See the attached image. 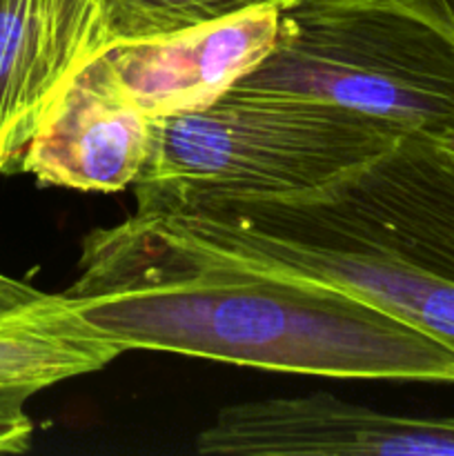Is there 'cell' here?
Here are the masks:
<instances>
[{"label":"cell","instance_id":"cell-8","mask_svg":"<svg viewBox=\"0 0 454 456\" xmlns=\"http://www.w3.org/2000/svg\"><path fill=\"white\" fill-rule=\"evenodd\" d=\"M279 13L276 4H254L174 34L118 40L105 58L125 94L151 118L203 110L274 49Z\"/></svg>","mask_w":454,"mask_h":456},{"label":"cell","instance_id":"cell-9","mask_svg":"<svg viewBox=\"0 0 454 456\" xmlns=\"http://www.w3.org/2000/svg\"><path fill=\"white\" fill-rule=\"evenodd\" d=\"M325 190L412 261L454 283V142L401 136Z\"/></svg>","mask_w":454,"mask_h":456},{"label":"cell","instance_id":"cell-7","mask_svg":"<svg viewBox=\"0 0 454 456\" xmlns=\"http://www.w3.org/2000/svg\"><path fill=\"white\" fill-rule=\"evenodd\" d=\"M154 141V118L125 94L105 52L71 78L20 159L40 185L114 194L134 187Z\"/></svg>","mask_w":454,"mask_h":456},{"label":"cell","instance_id":"cell-1","mask_svg":"<svg viewBox=\"0 0 454 456\" xmlns=\"http://www.w3.org/2000/svg\"><path fill=\"white\" fill-rule=\"evenodd\" d=\"M65 294L123 352L312 377L454 383V350L408 321L338 285L191 243L138 212L85 236Z\"/></svg>","mask_w":454,"mask_h":456},{"label":"cell","instance_id":"cell-15","mask_svg":"<svg viewBox=\"0 0 454 456\" xmlns=\"http://www.w3.org/2000/svg\"><path fill=\"white\" fill-rule=\"evenodd\" d=\"M247 7H254V4H276V7H283V4L294 3V0H243Z\"/></svg>","mask_w":454,"mask_h":456},{"label":"cell","instance_id":"cell-6","mask_svg":"<svg viewBox=\"0 0 454 456\" xmlns=\"http://www.w3.org/2000/svg\"><path fill=\"white\" fill-rule=\"evenodd\" d=\"M114 45L102 0H0V174L85 65Z\"/></svg>","mask_w":454,"mask_h":456},{"label":"cell","instance_id":"cell-11","mask_svg":"<svg viewBox=\"0 0 454 456\" xmlns=\"http://www.w3.org/2000/svg\"><path fill=\"white\" fill-rule=\"evenodd\" d=\"M114 43L190 29L247 9L243 0H102Z\"/></svg>","mask_w":454,"mask_h":456},{"label":"cell","instance_id":"cell-4","mask_svg":"<svg viewBox=\"0 0 454 456\" xmlns=\"http://www.w3.org/2000/svg\"><path fill=\"white\" fill-rule=\"evenodd\" d=\"M145 216L225 256L338 285L454 350L452 281L412 261L325 187L301 196L200 199Z\"/></svg>","mask_w":454,"mask_h":456},{"label":"cell","instance_id":"cell-10","mask_svg":"<svg viewBox=\"0 0 454 456\" xmlns=\"http://www.w3.org/2000/svg\"><path fill=\"white\" fill-rule=\"evenodd\" d=\"M120 354L123 347L89 325L74 298L47 294L0 323V405L25 408L40 390L98 372Z\"/></svg>","mask_w":454,"mask_h":456},{"label":"cell","instance_id":"cell-12","mask_svg":"<svg viewBox=\"0 0 454 456\" xmlns=\"http://www.w3.org/2000/svg\"><path fill=\"white\" fill-rule=\"evenodd\" d=\"M34 426L25 408L0 405V454H22L29 450Z\"/></svg>","mask_w":454,"mask_h":456},{"label":"cell","instance_id":"cell-13","mask_svg":"<svg viewBox=\"0 0 454 456\" xmlns=\"http://www.w3.org/2000/svg\"><path fill=\"white\" fill-rule=\"evenodd\" d=\"M45 297H47V292H40L34 285L12 279V276L0 272V323L12 319L13 314L22 312L25 307L43 301Z\"/></svg>","mask_w":454,"mask_h":456},{"label":"cell","instance_id":"cell-5","mask_svg":"<svg viewBox=\"0 0 454 456\" xmlns=\"http://www.w3.org/2000/svg\"><path fill=\"white\" fill-rule=\"evenodd\" d=\"M199 454L454 456V419L385 414L314 392L225 405L196 436Z\"/></svg>","mask_w":454,"mask_h":456},{"label":"cell","instance_id":"cell-3","mask_svg":"<svg viewBox=\"0 0 454 456\" xmlns=\"http://www.w3.org/2000/svg\"><path fill=\"white\" fill-rule=\"evenodd\" d=\"M345 107L454 142V40L390 0H294L274 49L234 85Z\"/></svg>","mask_w":454,"mask_h":456},{"label":"cell","instance_id":"cell-2","mask_svg":"<svg viewBox=\"0 0 454 456\" xmlns=\"http://www.w3.org/2000/svg\"><path fill=\"white\" fill-rule=\"evenodd\" d=\"M392 125L307 96L227 89L212 105L154 118L141 214L200 199L301 196L390 150Z\"/></svg>","mask_w":454,"mask_h":456},{"label":"cell","instance_id":"cell-14","mask_svg":"<svg viewBox=\"0 0 454 456\" xmlns=\"http://www.w3.org/2000/svg\"><path fill=\"white\" fill-rule=\"evenodd\" d=\"M454 40V0H390Z\"/></svg>","mask_w":454,"mask_h":456}]
</instances>
